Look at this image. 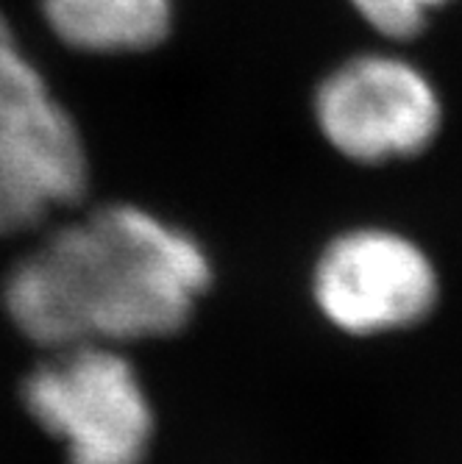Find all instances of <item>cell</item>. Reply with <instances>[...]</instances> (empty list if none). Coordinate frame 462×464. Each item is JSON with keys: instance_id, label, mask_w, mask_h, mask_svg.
Listing matches in <instances>:
<instances>
[{"instance_id": "obj_1", "label": "cell", "mask_w": 462, "mask_h": 464, "mask_svg": "<svg viewBox=\"0 0 462 464\" xmlns=\"http://www.w3.org/2000/svg\"><path fill=\"white\" fill-rule=\"evenodd\" d=\"M209 286L212 262L192 234L114 203L54 231L12 270L4 298L36 345L117 348L182 331Z\"/></svg>"}, {"instance_id": "obj_2", "label": "cell", "mask_w": 462, "mask_h": 464, "mask_svg": "<svg viewBox=\"0 0 462 464\" xmlns=\"http://www.w3.org/2000/svg\"><path fill=\"white\" fill-rule=\"evenodd\" d=\"M87 181V150L70 111L0 12V237L78 203Z\"/></svg>"}, {"instance_id": "obj_3", "label": "cell", "mask_w": 462, "mask_h": 464, "mask_svg": "<svg viewBox=\"0 0 462 464\" xmlns=\"http://www.w3.org/2000/svg\"><path fill=\"white\" fill-rule=\"evenodd\" d=\"M25 409L54 434L70 464H143L153 406L134 364L112 345L62 348L23 384Z\"/></svg>"}, {"instance_id": "obj_4", "label": "cell", "mask_w": 462, "mask_h": 464, "mask_svg": "<svg viewBox=\"0 0 462 464\" xmlns=\"http://www.w3.org/2000/svg\"><path fill=\"white\" fill-rule=\"evenodd\" d=\"M312 298L343 334L379 336L427 320L440 278L427 250L390 228H354L334 237L315 262Z\"/></svg>"}, {"instance_id": "obj_5", "label": "cell", "mask_w": 462, "mask_h": 464, "mask_svg": "<svg viewBox=\"0 0 462 464\" xmlns=\"http://www.w3.org/2000/svg\"><path fill=\"white\" fill-rule=\"evenodd\" d=\"M326 142L351 161L382 164L424 153L440 131V101L429 78L396 56H357L315 95Z\"/></svg>"}, {"instance_id": "obj_6", "label": "cell", "mask_w": 462, "mask_h": 464, "mask_svg": "<svg viewBox=\"0 0 462 464\" xmlns=\"http://www.w3.org/2000/svg\"><path fill=\"white\" fill-rule=\"evenodd\" d=\"M51 31L84 53L151 51L173 23L171 0H42Z\"/></svg>"}, {"instance_id": "obj_7", "label": "cell", "mask_w": 462, "mask_h": 464, "mask_svg": "<svg viewBox=\"0 0 462 464\" xmlns=\"http://www.w3.org/2000/svg\"><path fill=\"white\" fill-rule=\"evenodd\" d=\"M446 4L448 0H351L365 23L388 39H409L421 34L429 12Z\"/></svg>"}]
</instances>
